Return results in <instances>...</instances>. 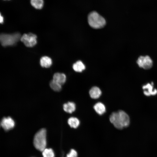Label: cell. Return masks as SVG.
<instances>
[{
	"label": "cell",
	"mask_w": 157,
	"mask_h": 157,
	"mask_svg": "<svg viewBox=\"0 0 157 157\" xmlns=\"http://www.w3.org/2000/svg\"><path fill=\"white\" fill-rule=\"evenodd\" d=\"M4 19L3 16L1 15V14H0V22L1 24H2L3 22Z\"/></svg>",
	"instance_id": "20"
},
{
	"label": "cell",
	"mask_w": 157,
	"mask_h": 157,
	"mask_svg": "<svg viewBox=\"0 0 157 157\" xmlns=\"http://www.w3.org/2000/svg\"><path fill=\"white\" fill-rule=\"evenodd\" d=\"M137 63L140 67L146 69H150L153 65L152 60L148 56H140Z\"/></svg>",
	"instance_id": "6"
},
{
	"label": "cell",
	"mask_w": 157,
	"mask_h": 157,
	"mask_svg": "<svg viewBox=\"0 0 157 157\" xmlns=\"http://www.w3.org/2000/svg\"><path fill=\"white\" fill-rule=\"evenodd\" d=\"M41 66L43 67L49 68L52 64L51 59L49 57L44 56L42 57L40 60Z\"/></svg>",
	"instance_id": "13"
},
{
	"label": "cell",
	"mask_w": 157,
	"mask_h": 157,
	"mask_svg": "<svg viewBox=\"0 0 157 157\" xmlns=\"http://www.w3.org/2000/svg\"><path fill=\"white\" fill-rule=\"evenodd\" d=\"M89 25L94 28H99L103 27L106 24L104 18L95 11L89 13L88 17Z\"/></svg>",
	"instance_id": "3"
},
{
	"label": "cell",
	"mask_w": 157,
	"mask_h": 157,
	"mask_svg": "<svg viewBox=\"0 0 157 157\" xmlns=\"http://www.w3.org/2000/svg\"><path fill=\"white\" fill-rule=\"evenodd\" d=\"M43 157H54L53 150L51 148H45L42 151Z\"/></svg>",
	"instance_id": "18"
},
{
	"label": "cell",
	"mask_w": 157,
	"mask_h": 157,
	"mask_svg": "<svg viewBox=\"0 0 157 157\" xmlns=\"http://www.w3.org/2000/svg\"><path fill=\"white\" fill-rule=\"evenodd\" d=\"M37 36L32 33L24 34L21 36L20 40L27 47H31L34 46L37 43Z\"/></svg>",
	"instance_id": "5"
},
{
	"label": "cell",
	"mask_w": 157,
	"mask_h": 157,
	"mask_svg": "<svg viewBox=\"0 0 157 157\" xmlns=\"http://www.w3.org/2000/svg\"><path fill=\"white\" fill-rule=\"evenodd\" d=\"M33 144L37 149L41 152L46 148V131L45 129H41L35 134L34 138Z\"/></svg>",
	"instance_id": "2"
},
{
	"label": "cell",
	"mask_w": 157,
	"mask_h": 157,
	"mask_svg": "<svg viewBox=\"0 0 157 157\" xmlns=\"http://www.w3.org/2000/svg\"><path fill=\"white\" fill-rule=\"evenodd\" d=\"M49 85L51 88L55 91H59L61 89V85L53 80L51 81Z\"/></svg>",
	"instance_id": "17"
},
{
	"label": "cell",
	"mask_w": 157,
	"mask_h": 157,
	"mask_svg": "<svg viewBox=\"0 0 157 157\" xmlns=\"http://www.w3.org/2000/svg\"><path fill=\"white\" fill-rule=\"evenodd\" d=\"M109 119L114 126L119 129L128 126L130 124V118L129 115L122 110L112 113L110 116Z\"/></svg>",
	"instance_id": "1"
},
{
	"label": "cell",
	"mask_w": 157,
	"mask_h": 157,
	"mask_svg": "<svg viewBox=\"0 0 157 157\" xmlns=\"http://www.w3.org/2000/svg\"><path fill=\"white\" fill-rule=\"evenodd\" d=\"M93 108L95 112L100 115L104 114L106 111L105 106L103 103L101 102L96 103L94 106Z\"/></svg>",
	"instance_id": "12"
},
{
	"label": "cell",
	"mask_w": 157,
	"mask_h": 157,
	"mask_svg": "<svg viewBox=\"0 0 157 157\" xmlns=\"http://www.w3.org/2000/svg\"><path fill=\"white\" fill-rule=\"evenodd\" d=\"M21 37L20 34L18 32L12 34L2 33L0 36V42L3 47L14 45L20 40Z\"/></svg>",
	"instance_id": "4"
},
{
	"label": "cell",
	"mask_w": 157,
	"mask_h": 157,
	"mask_svg": "<svg viewBox=\"0 0 157 157\" xmlns=\"http://www.w3.org/2000/svg\"><path fill=\"white\" fill-rule=\"evenodd\" d=\"M66 78L65 74L58 72L54 74L53 80L62 85L65 83Z\"/></svg>",
	"instance_id": "10"
},
{
	"label": "cell",
	"mask_w": 157,
	"mask_h": 157,
	"mask_svg": "<svg viewBox=\"0 0 157 157\" xmlns=\"http://www.w3.org/2000/svg\"><path fill=\"white\" fill-rule=\"evenodd\" d=\"M68 123L72 128H76L80 124L79 120L76 117H71L68 119Z\"/></svg>",
	"instance_id": "14"
},
{
	"label": "cell",
	"mask_w": 157,
	"mask_h": 157,
	"mask_svg": "<svg viewBox=\"0 0 157 157\" xmlns=\"http://www.w3.org/2000/svg\"><path fill=\"white\" fill-rule=\"evenodd\" d=\"M31 5L35 8L40 9H42L44 5L43 0H31Z\"/></svg>",
	"instance_id": "16"
},
{
	"label": "cell",
	"mask_w": 157,
	"mask_h": 157,
	"mask_svg": "<svg viewBox=\"0 0 157 157\" xmlns=\"http://www.w3.org/2000/svg\"><path fill=\"white\" fill-rule=\"evenodd\" d=\"M153 86L154 83L153 82L144 85L142 86V89L144 90V94L147 96L156 94H157V90L154 88Z\"/></svg>",
	"instance_id": "8"
},
{
	"label": "cell",
	"mask_w": 157,
	"mask_h": 157,
	"mask_svg": "<svg viewBox=\"0 0 157 157\" xmlns=\"http://www.w3.org/2000/svg\"><path fill=\"white\" fill-rule=\"evenodd\" d=\"M1 125L5 131H8L14 127L15 122L13 119L10 117H4L1 120Z\"/></svg>",
	"instance_id": "7"
},
{
	"label": "cell",
	"mask_w": 157,
	"mask_h": 157,
	"mask_svg": "<svg viewBox=\"0 0 157 157\" xmlns=\"http://www.w3.org/2000/svg\"><path fill=\"white\" fill-rule=\"evenodd\" d=\"M74 70L77 72H81L85 69L84 65L81 61H78L73 65Z\"/></svg>",
	"instance_id": "15"
},
{
	"label": "cell",
	"mask_w": 157,
	"mask_h": 157,
	"mask_svg": "<svg viewBox=\"0 0 157 157\" xmlns=\"http://www.w3.org/2000/svg\"><path fill=\"white\" fill-rule=\"evenodd\" d=\"M63 109L66 112L69 113H72L76 109L75 104L72 102H68L63 105Z\"/></svg>",
	"instance_id": "11"
},
{
	"label": "cell",
	"mask_w": 157,
	"mask_h": 157,
	"mask_svg": "<svg viewBox=\"0 0 157 157\" xmlns=\"http://www.w3.org/2000/svg\"><path fill=\"white\" fill-rule=\"evenodd\" d=\"M77 152L74 149H71L69 153L67 154L66 157H77Z\"/></svg>",
	"instance_id": "19"
},
{
	"label": "cell",
	"mask_w": 157,
	"mask_h": 157,
	"mask_svg": "<svg viewBox=\"0 0 157 157\" xmlns=\"http://www.w3.org/2000/svg\"><path fill=\"white\" fill-rule=\"evenodd\" d=\"M90 97L93 99L99 98L102 92L100 89L97 86L92 87L89 91Z\"/></svg>",
	"instance_id": "9"
}]
</instances>
